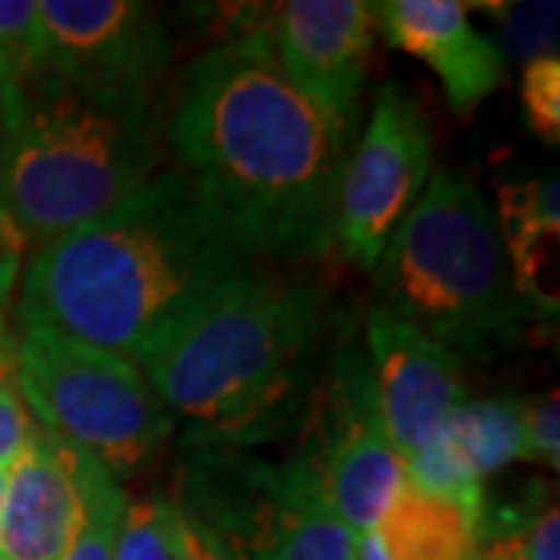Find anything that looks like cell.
I'll return each instance as SVG.
<instances>
[{"label": "cell", "mask_w": 560, "mask_h": 560, "mask_svg": "<svg viewBox=\"0 0 560 560\" xmlns=\"http://www.w3.org/2000/svg\"><path fill=\"white\" fill-rule=\"evenodd\" d=\"M374 22L368 0H287L268 13L265 32L287 79L324 113L355 128Z\"/></svg>", "instance_id": "cell-10"}, {"label": "cell", "mask_w": 560, "mask_h": 560, "mask_svg": "<svg viewBox=\"0 0 560 560\" xmlns=\"http://www.w3.org/2000/svg\"><path fill=\"white\" fill-rule=\"evenodd\" d=\"M383 38L423 60L440 75L455 113L477 109L504 81V57L467 20L458 0H386L374 3Z\"/></svg>", "instance_id": "cell-12"}, {"label": "cell", "mask_w": 560, "mask_h": 560, "mask_svg": "<svg viewBox=\"0 0 560 560\" xmlns=\"http://www.w3.org/2000/svg\"><path fill=\"white\" fill-rule=\"evenodd\" d=\"M0 75H3V66H0ZM0 224H3V228H7V231H10V234H13V237H16V241L22 243V237H20V234H16V228H13V224L7 221V215H3V209H0ZM22 246H25V243H22Z\"/></svg>", "instance_id": "cell-31"}, {"label": "cell", "mask_w": 560, "mask_h": 560, "mask_svg": "<svg viewBox=\"0 0 560 560\" xmlns=\"http://www.w3.org/2000/svg\"><path fill=\"white\" fill-rule=\"evenodd\" d=\"M0 560H7V558H3V555H0Z\"/></svg>", "instance_id": "cell-33"}, {"label": "cell", "mask_w": 560, "mask_h": 560, "mask_svg": "<svg viewBox=\"0 0 560 560\" xmlns=\"http://www.w3.org/2000/svg\"><path fill=\"white\" fill-rule=\"evenodd\" d=\"M355 560H389L383 551L377 533H361L355 536Z\"/></svg>", "instance_id": "cell-29"}, {"label": "cell", "mask_w": 560, "mask_h": 560, "mask_svg": "<svg viewBox=\"0 0 560 560\" xmlns=\"http://www.w3.org/2000/svg\"><path fill=\"white\" fill-rule=\"evenodd\" d=\"M504 256L514 290L541 315L558 312V243L560 202L558 178L504 184L499 194Z\"/></svg>", "instance_id": "cell-14"}, {"label": "cell", "mask_w": 560, "mask_h": 560, "mask_svg": "<svg viewBox=\"0 0 560 560\" xmlns=\"http://www.w3.org/2000/svg\"><path fill=\"white\" fill-rule=\"evenodd\" d=\"M160 101L109 97L50 66L0 75V209L22 243L57 241L156 175Z\"/></svg>", "instance_id": "cell-4"}, {"label": "cell", "mask_w": 560, "mask_h": 560, "mask_svg": "<svg viewBox=\"0 0 560 560\" xmlns=\"http://www.w3.org/2000/svg\"><path fill=\"white\" fill-rule=\"evenodd\" d=\"M184 560H234V555L228 548H221L200 523L184 514Z\"/></svg>", "instance_id": "cell-26"}, {"label": "cell", "mask_w": 560, "mask_h": 560, "mask_svg": "<svg viewBox=\"0 0 560 560\" xmlns=\"http://www.w3.org/2000/svg\"><path fill=\"white\" fill-rule=\"evenodd\" d=\"M364 346L383 427L405 460L467 401L460 361L455 349L381 305L364 318Z\"/></svg>", "instance_id": "cell-11"}, {"label": "cell", "mask_w": 560, "mask_h": 560, "mask_svg": "<svg viewBox=\"0 0 560 560\" xmlns=\"http://www.w3.org/2000/svg\"><path fill=\"white\" fill-rule=\"evenodd\" d=\"M499 25V40L508 57L526 62L558 57V3H477ZM501 54V57H504Z\"/></svg>", "instance_id": "cell-21"}, {"label": "cell", "mask_w": 560, "mask_h": 560, "mask_svg": "<svg viewBox=\"0 0 560 560\" xmlns=\"http://www.w3.org/2000/svg\"><path fill=\"white\" fill-rule=\"evenodd\" d=\"M47 66L94 94L160 101L172 38L140 0H38Z\"/></svg>", "instance_id": "cell-9"}, {"label": "cell", "mask_w": 560, "mask_h": 560, "mask_svg": "<svg viewBox=\"0 0 560 560\" xmlns=\"http://www.w3.org/2000/svg\"><path fill=\"white\" fill-rule=\"evenodd\" d=\"M315 436L305 458L315 464L324 499L355 536L374 533L405 489V467L383 427L364 352L340 346L312 399Z\"/></svg>", "instance_id": "cell-7"}, {"label": "cell", "mask_w": 560, "mask_h": 560, "mask_svg": "<svg viewBox=\"0 0 560 560\" xmlns=\"http://www.w3.org/2000/svg\"><path fill=\"white\" fill-rule=\"evenodd\" d=\"M526 560H560V511L558 504H541L539 517L521 536Z\"/></svg>", "instance_id": "cell-25"}, {"label": "cell", "mask_w": 560, "mask_h": 560, "mask_svg": "<svg viewBox=\"0 0 560 560\" xmlns=\"http://www.w3.org/2000/svg\"><path fill=\"white\" fill-rule=\"evenodd\" d=\"M268 261L180 168H162L109 212L35 246L20 324H40L143 364L234 280Z\"/></svg>", "instance_id": "cell-2"}, {"label": "cell", "mask_w": 560, "mask_h": 560, "mask_svg": "<svg viewBox=\"0 0 560 560\" xmlns=\"http://www.w3.org/2000/svg\"><path fill=\"white\" fill-rule=\"evenodd\" d=\"M381 308L448 349L489 352L521 337L517 296L495 219L477 180L440 168L371 268Z\"/></svg>", "instance_id": "cell-5"}, {"label": "cell", "mask_w": 560, "mask_h": 560, "mask_svg": "<svg viewBox=\"0 0 560 560\" xmlns=\"http://www.w3.org/2000/svg\"><path fill=\"white\" fill-rule=\"evenodd\" d=\"M401 467H405L408 486H415L427 495H436V499L455 501L467 514H474L480 521L482 501H486L482 480L464 464L455 445L445 440L440 430L401 460Z\"/></svg>", "instance_id": "cell-20"}, {"label": "cell", "mask_w": 560, "mask_h": 560, "mask_svg": "<svg viewBox=\"0 0 560 560\" xmlns=\"http://www.w3.org/2000/svg\"><path fill=\"white\" fill-rule=\"evenodd\" d=\"M440 433L455 445L464 464L486 480L511 460L523 458L521 401L477 399L460 401L445 418Z\"/></svg>", "instance_id": "cell-16"}, {"label": "cell", "mask_w": 560, "mask_h": 560, "mask_svg": "<svg viewBox=\"0 0 560 560\" xmlns=\"http://www.w3.org/2000/svg\"><path fill=\"white\" fill-rule=\"evenodd\" d=\"M352 131L287 79L265 22L190 62L165 116L175 168L275 265L334 246Z\"/></svg>", "instance_id": "cell-1"}, {"label": "cell", "mask_w": 560, "mask_h": 560, "mask_svg": "<svg viewBox=\"0 0 560 560\" xmlns=\"http://www.w3.org/2000/svg\"><path fill=\"white\" fill-rule=\"evenodd\" d=\"M20 259L22 253L10 249V246H0V342L13 340V334L7 327V305L13 296L16 278H20Z\"/></svg>", "instance_id": "cell-27"}, {"label": "cell", "mask_w": 560, "mask_h": 560, "mask_svg": "<svg viewBox=\"0 0 560 560\" xmlns=\"http://www.w3.org/2000/svg\"><path fill=\"white\" fill-rule=\"evenodd\" d=\"M523 460H536L551 470L560 467V401L558 389L541 393L521 405Z\"/></svg>", "instance_id": "cell-24"}, {"label": "cell", "mask_w": 560, "mask_h": 560, "mask_svg": "<svg viewBox=\"0 0 560 560\" xmlns=\"http://www.w3.org/2000/svg\"><path fill=\"white\" fill-rule=\"evenodd\" d=\"M113 560H184V514L165 495L125 499Z\"/></svg>", "instance_id": "cell-19"}, {"label": "cell", "mask_w": 560, "mask_h": 560, "mask_svg": "<svg viewBox=\"0 0 560 560\" xmlns=\"http://www.w3.org/2000/svg\"><path fill=\"white\" fill-rule=\"evenodd\" d=\"M69 458L79 486V521L62 560H113L116 526L128 495L119 480L84 452L69 448Z\"/></svg>", "instance_id": "cell-17"}, {"label": "cell", "mask_w": 560, "mask_h": 560, "mask_svg": "<svg viewBox=\"0 0 560 560\" xmlns=\"http://www.w3.org/2000/svg\"><path fill=\"white\" fill-rule=\"evenodd\" d=\"M523 109L529 128L545 143L558 147L560 140V60H536L523 66Z\"/></svg>", "instance_id": "cell-23"}, {"label": "cell", "mask_w": 560, "mask_h": 560, "mask_svg": "<svg viewBox=\"0 0 560 560\" xmlns=\"http://www.w3.org/2000/svg\"><path fill=\"white\" fill-rule=\"evenodd\" d=\"M3 489H7V470H0V501H3Z\"/></svg>", "instance_id": "cell-32"}, {"label": "cell", "mask_w": 560, "mask_h": 560, "mask_svg": "<svg viewBox=\"0 0 560 560\" xmlns=\"http://www.w3.org/2000/svg\"><path fill=\"white\" fill-rule=\"evenodd\" d=\"M433 168V125L418 97L386 81L364 135L346 160L334 219L342 259L371 271L401 215L415 206Z\"/></svg>", "instance_id": "cell-8"}, {"label": "cell", "mask_w": 560, "mask_h": 560, "mask_svg": "<svg viewBox=\"0 0 560 560\" xmlns=\"http://www.w3.org/2000/svg\"><path fill=\"white\" fill-rule=\"evenodd\" d=\"M327 324L324 283L268 261L206 302L140 374L190 445L246 452L312 411Z\"/></svg>", "instance_id": "cell-3"}, {"label": "cell", "mask_w": 560, "mask_h": 560, "mask_svg": "<svg viewBox=\"0 0 560 560\" xmlns=\"http://www.w3.org/2000/svg\"><path fill=\"white\" fill-rule=\"evenodd\" d=\"M0 66L3 75L47 66L38 0H0Z\"/></svg>", "instance_id": "cell-22"}, {"label": "cell", "mask_w": 560, "mask_h": 560, "mask_svg": "<svg viewBox=\"0 0 560 560\" xmlns=\"http://www.w3.org/2000/svg\"><path fill=\"white\" fill-rule=\"evenodd\" d=\"M79 521V486L69 445L32 427L7 470L0 501V555L7 560H62Z\"/></svg>", "instance_id": "cell-13"}, {"label": "cell", "mask_w": 560, "mask_h": 560, "mask_svg": "<svg viewBox=\"0 0 560 560\" xmlns=\"http://www.w3.org/2000/svg\"><path fill=\"white\" fill-rule=\"evenodd\" d=\"M253 560H355V533L324 495L305 501Z\"/></svg>", "instance_id": "cell-18"}, {"label": "cell", "mask_w": 560, "mask_h": 560, "mask_svg": "<svg viewBox=\"0 0 560 560\" xmlns=\"http://www.w3.org/2000/svg\"><path fill=\"white\" fill-rule=\"evenodd\" d=\"M374 533L389 560H477L480 548L474 514L408 482Z\"/></svg>", "instance_id": "cell-15"}, {"label": "cell", "mask_w": 560, "mask_h": 560, "mask_svg": "<svg viewBox=\"0 0 560 560\" xmlns=\"http://www.w3.org/2000/svg\"><path fill=\"white\" fill-rule=\"evenodd\" d=\"M13 377L40 430L103 464L116 480L140 474L175 430L135 364L40 324H20Z\"/></svg>", "instance_id": "cell-6"}, {"label": "cell", "mask_w": 560, "mask_h": 560, "mask_svg": "<svg viewBox=\"0 0 560 560\" xmlns=\"http://www.w3.org/2000/svg\"><path fill=\"white\" fill-rule=\"evenodd\" d=\"M0 246H10V249H16V253H25V246H22V243L16 241L3 224H0Z\"/></svg>", "instance_id": "cell-30"}, {"label": "cell", "mask_w": 560, "mask_h": 560, "mask_svg": "<svg viewBox=\"0 0 560 560\" xmlns=\"http://www.w3.org/2000/svg\"><path fill=\"white\" fill-rule=\"evenodd\" d=\"M477 560H526L521 536H495L477 548Z\"/></svg>", "instance_id": "cell-28"}]
</instances>
